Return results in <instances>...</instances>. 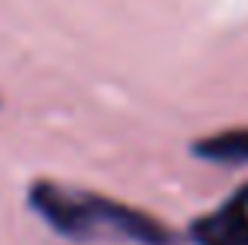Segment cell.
<instances>
[{"mask_svg": "<svg viewBox=\"0 0 248 245\" xmlns=\"http://www.w3.org/2000/svg\"><path fill=\"white\" fill-rule=\"evenodd\" d=\"M195 245H248V181L215 212L191 222Z\"/></svg>", "mask_w": 248, "mask_h": 245, "instance_id": "7a4b0ae2", "label": "cell"}, {"mask_svg": "<svg viewBox=\"0 0 248 245\" xmlns=\"http://www.w3.org/2000/svg\"><path fill=\"white\" fill-rule=\"evenodd\" d=\"M27 205L67 242H131V245H178V235L161 218L124 205L118 198L71 188L37 178L27 188Z\"/></svg>", "mask_w": 248, "mask_h": 245, "instance_id": "6da1fadb", "label": "cell"}, {"mask_svg": "<svg viewBox=\"0 0 248 245\" xmlns=\"http://www.w3.org/2000/svg\"><path fill=\"white\" fill-rule=\"evenodd\" d=\"M195 155L218 164L248 162V128H232V131H221V134H208L202 141H195Z\"/></svg>", "mask_w": 248, "mask_h": 245, "instance_id": "3957f363", "label": "cell"}]
</instances>
